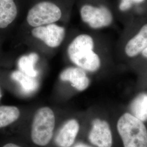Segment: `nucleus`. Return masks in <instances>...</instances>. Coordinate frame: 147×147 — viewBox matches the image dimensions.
<instances>
[{
	"label": "nucleus",
	"instance_id": "obj_14",
	"mask_svg": "<svg viewBox=\"0 0 147 147\" xmlns=\"http://www.w3.org/2000/svg\"><path fill=\"white\" fill-rule=\"evenodd\" d=\"M130 109L132 115L142 121H147V94L141 93L132 102Z\"/></svg>",
	"mask_w": 147,
	"mask_h": 147
},
{
	"label": "nucleus",
	"instance_id": "obj_8",
	"mask_svg": "<svg viewBox=\"0 0 147 147\" xmlns=\"http://www.w3.org/2000/svg\"><path fill=\"white\" fill-rule=\"evenodd\" d=\"M89 140L98 147H112V135L108 123L100 119H95L93 121Z\"/></svg>",
	"mask_w": 147,
	"mask_h": 147
},
{
	"label": "nucleus",
	"instance_id": "obj_2",
	"mask_svg": "<svg viewBox=\"0 0 147 147\" xmlns=\"http://www.w3.org/2000/svg\"><path fill=\"white\" fill-rule=\"evenodd\" d=\"M96 42L88 33L76 35L69 42L66 54L73 65L94 73L100 70L102 62L100 55L96 51Z\"/></svg>",
	"mask_w": 147,
	"mask_h": 147
},
{
	"label": "nucleus",
	"instance_id": "obj_16",
	"mask_svg": "<svg viewBox=\"0 0 147 147\" xmlns=\"http://www.w3.org/2000/svg\"><path fill=\"white\" fill-rule=\"evenodd\" d=\"M20 115V111L16 106H0V128L8 126L16 121Z\"/></svg>",
	"mask_w": 147,
	"mask_h": 147
},
{
	"label": "nucleus",
	"instance_id": "obj_18",
	"mask_svg": "<svg viewBox=\"0 0 147 147\" xmlns=\"http://www.w3.org/2000/svg\"><path fill=\"white\" fill-rule=\"evenodd\" d=\"M21 1H22L23 3H24L25 5H30L34 0H21Z\"/></svg>",
	"mask_w": 147,
	"mask_h": 147
},
{
	"label": "nucleus",
	"instance_id": "obj_6",
	"mask_svg": "<svg viewBox=\"0 0 147 147\" xmlns=\"http://www.w3.org/2000/svg\"><path fill=\"white\" fill-rule=\"evenodd\" d=\"M32 38L50 49L60 47L65 40L66 30L58 23L29 28Z\"/></svg>",
	"mask_w": 147,
	"mask_h": 147
},
{
	"label": "nucleus",
	"instance_id": "obj_13",
	"mask_svg": "<svg viewBox=\"0 0 147 147\" xmlns=\"http://www.w3.org/2000/svg\"><path fill=\"white\" fill-rule=\"evenodd\" d=\"M39 58L38 54L36 53L21 56L18 61V70L28 76L37 78L38 75V70L36 65Z\"/></svg>",
	"mask_w": 147,
	"mask_h": 147
},
{
	"label": "nucleus",
	"instance_id": "obj_3",
	"mask_svg": "<svg viewBox=\"0 0 147 147\" xmlns=\"http://www.w3.org/2000/svg\"><path fill=\"white\" fill-rule=\"evenodd\" d=\"M81 21L93 30L109 27L114 21V11L110 0H79Z\"/></svg>",
	"mask_w": 147,
	"mask_h": 147
},
{
	"label": "nucleus",
	"instance_id": "obj_10",
	"mask_svg": "<svg viewBox=\"0 0 147 147\" xmlns=\"http://www.w3.org/2000/svg\"><path fill=\"white\" fill-rule=\"evenodd\" d=\"M147 47V22L126 42L124 53L129 58H136Z\"/></svg>",
	"mask_w": 147,
	"mask_h": 147
},
{
	"label": "nucleus",
	"instance_id": "obj_5",
	"mask_svg": "<svg viewBox=\"0 0 147 147\" xmlns=\"http://www.w3.org/2000/svg\"><path fill=\"white\" fill-rule=\"evenodd\" d=\"M55 126V117L49 107H43L37 110L32 125V141L40 146H45L50 142Z\"/></svg>",
	"mask_w": 147,
	"mask_h": 147
},
{
	"label": "nucleus",
	"instance_id": "obj_21",
	"mask_svg": "<svg viewBox=\"0 0 147 147\" xmlns=\"http://www.w3.org/2000/svg\"><path fill=\"white\" fill-rule=\"evenodd\" d=\"M2 92H1V89H0V100H1V98H2Z\"/></svg>",
	"mask_w": 147,
	"mask_h": 147
},
{
	"label": "nucleus",
	"instance_id": "obj_1",
	"mask_svg": "<svg viewBox=\"0 0 147 147\" xmlns=\"http://www.w3.org/2000/svg\"><path fill=\"white\" fill-rule=\"evenodd\" d=\"M75 0H34L27 11L25 23L29 28L58 23L68 18Z\"/></svg>",
	"mask_w": 147,
	"mask_h": 147
},
{
	"label": "nucleus",
	"instance_id": "obj_12",
	"mask_svg": "<svg viewBox=\"0 0 147 147\" xmlns=\"http://www.w3.org/2000/svg\"><path fill=\"white\" fill-rule=\"evenodd\" d=\"M117 11L121 14L147 13V0H118Z\"/></svg>",
	"mask_w": 147,
	"mask_h": 147
},
{
	"label": "nucleus",
	"instance_id": "obj_17",
	"mask_svg": "<svg viewBox=\"0 0 147 147\" xmlns=\"http://www.w3.org/2000/svg\"><path fill=\"white\" fill-rule=\"evenodd\" d=\"M140 56H141L142 57L145 58L146 59H147V48H146V49L142 51V53H141V54Z\"/></svg>",
	"mask_w": 147,
	"mask_h": 147
},
{
	"label": "nucleus",
	"instance_id": "obj_11",
	"mask_svg": "<svg viewBox=\"0 0 147 147\" xmlns=\"http://www.w3.org/2000/svg\"><path fill=\"white\" fill-rule=\"evenodd\" d=\"M79 123L75 119L67 121L58 132L55 143L59 147H70L72 146L79 132Z\"/></svg>",
	"mask_w": 147,
	"mask_h": 147
},
{
	"label": "nucleus",
	"instance_id": "obj_7",
	"mask_svg": "<svg viewBox=\"0 0 147 147\" xmlns=\"http://www.w3.org/2000/svg\"><path fill=\"white\" fill-rule=\"evenodd\" d=\"M59 78L62 81L69 82L72 87L80 92L87 89L90 82L87 72L75 65L63 69Z\"/></svg>",
	"mask_w": 147,
	"mask_h": 147
},
{
	"label": "nucleus",
	"instance_id": "obj_19",
	"mask_svg": "<svg viewBox=\"0 0 147 147\" xmlns=\"http://www.w3.org/2000/svg\"><path fill=\"white\" fill-rule=\"evenodd\" d=\"M3 147H20L16 144H13V143H8L5 145Z\"/></svg>",
	"mask_w": 147,
	"mask_h": 147
},
{
	"label": "nucleus",
	"instance_id": "obj_20",
	"mask_svg": "<svg viewBox=\"0 0 147 147\" xmlns=\"http://www.w3.org/2000/svg\"><path fill=\"white\" fill-rule=\"evenodd\" d=\"M90 147V146H88V145H87V144H83V143H79V144H76L75 146H74V147Z\"/></svg>",
	"mask_w": 147,
	"mask_h": 147
},
{
	"label": "nucleus",
	"instance_id": "obj_15",
	"mask_svg": "<svg viewBox=\"0 0 147 147\" xmlns=\"http://www.w3.org/2000/svg\"><path fill=\"white\" fill-rule=\"evenodd\" d=\"M11 78L19 83L23 90L27 93L33 92L37 89L38 84L36 78L28 76L18 70L13 71Z\"/></svg>",
	"mask_w": 147,
	"mask_h": 147
},
{
	"label": "nucleus",
	"instance_id": "obj_4",
	"mask_svg": "<svg viewBox=\"0 0 147 147\" xmlns=\"http://www.w3.org/2000/svg\"><path fill=\"white\" fill-rule=\"evenodd\" d=\"M117 129L124 147H147V128L143 121L125 113L117 123Z\"/></svg>",
	"mask_w": 147,
	"mask_h": 147
},
{
	"label": "nucleus",
	"instance_id": "obj_9",
	"mask_svg": "<svg viewBox=\"0 0 147 147\" xmlns=\"http://www.w3.org/2000/svg\"><path fill=\"white\" fill-rule=\"evenodd\" d=\"M21 0H0V29L13 24L20 15Z\"/></svg>",
	"mask_w": 147,
	"mask_h": 147
}]
</instances>
